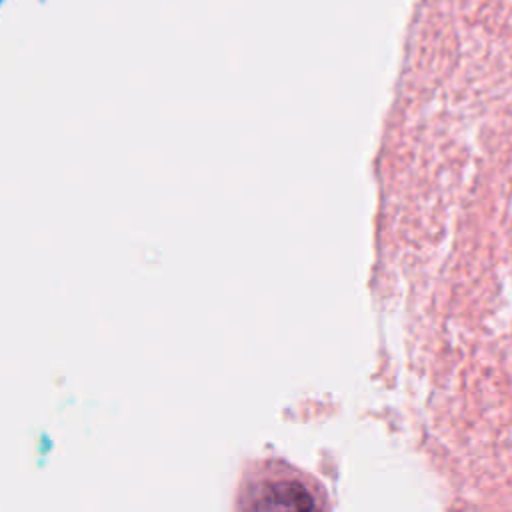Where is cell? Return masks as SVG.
Returning <instances> with one entry per match:
<instances>
[{"label": "cell", "mask_w": 512, "mask_h": 512, "mask_svg": "<svg viewBox=\"0 0 512 512\" xmlns=\"http://www.w3.org/2000/svg\"><path fill=\"white\" fill-rule=\"evenodd\" d=\"M262 478L256 490L254 508H314L312 490L294 478Z\"/></svg>", "instance_id": "6da1fadb"}]
</instances>
